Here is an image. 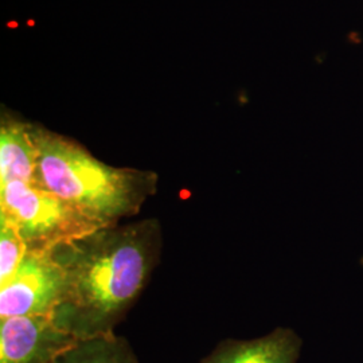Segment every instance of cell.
<instances>
[{"mask_svg": "<svg viewBox=\"0 0 363 363\" xmlns=\"http://www.w3.org/2000/svg\"><path fill=\"white\" fill-rule=\"evenodd\" d=\"M162 250L156 218L108 225L50 250L64 274L54 323L77 340L113 334L155 269Z\"/></svg>", "mask_w": 363, "mask_h": 363, "instance_id": "obj_1", "label": "cell"}, {"mask_svg": "<svg viewBox=\"0 0 363 363\" xmlns=\"http://www.w3.org/2000/svg\"><path fill=\"white\" fill-rule=\"evenodd\" d=\"M31 135L37 148L34 184L105 226L136 216L157 190L152 171L108 166L76 140L39 124L33 123Z\"/></svg>", "mask_w": 363, "mask_h": 363, "instance_id": "obj_2", "label": "cell"}, {"mask_svg": "<svg viewBox=\"0 0 363 363\" xmlns=\"http://www.w3.org/2000/svg\"><path fill=\"white\" fill-rule=\"evenodd\" d=\"M0 222L11 225L27 252L52 249L105 225L34 183L0 184Z\"/></svg>", "mask_w": 363, "mask_h": 363, "instance_id": "obj_3", "label": "cell"}, {"mask_svg": "<svg viewBox=\"0 0 363 363\" xmlns=\"http://www.w3.org/2000/svg\"><path fill=\"white\" fill-rule=\"evenodd\" d=\"M64 288V274L50 252H26L11 279L0 286V319L52 315Z\"/></svg>", "mask_w": 363, "mask_h": 363, "instance_id": "obj_4", "label": "cell"}, {"mask_svg": "<svg viewBox=\"0 0 363 363\" xmlns=\"http://www.w3.org/2000/svg\"><path fill=\"white\" fill-rule=\"evenodd\" d=\"M76 342L52 315L0 319V363H52Z\"/></svg>", "mask_w": 363, "mask_h": 363, "instance_id": "obj_5", "label": "cell"}, {"mask_svg": "<svg viewBox=\"0 0 363 363\" xmlns=\"http://www.w3.org/2000/svg\"><path fill=\"white\" fill-rule=\"evenodd\" d=\"M301 339L279 327L265 337L252 340L226 339L201 363H298Z\"/></svg>", "mask_w": 363, "mask_h": 363, "instance_id": "obj_6", "label": "cell"}, {"mask_svg": "<svg viewBox=\"0 0 363 363\" xmlns=\"http://www.w3.org/2000/svg\"><path fill=\"white\" fill-rule=\"evenodd\" d=\"M33 123L1 109L0 117V184L34 183L37 148L31 135Z\"/></svg>", "mask_w": 363, "mask_h": 363, "instance_id": "obj_7", "label": "cell"}, {"mask_svg": "<svg viewBox=\"0 0 363 363\" xmlns=\"http://www.w3.org/2000/svg\"><path fill=\"white\" fill-rule=\"evenodd\" d=\"M52 363H139L127 339L109 334L77 340Z\"/></svg>", "mask_w": 363, "mask_h": 363, "instance_id": "obj_8", "label": "cell"}, {"mask_svg": "<svg viewBox=\"0 0 363 363\" xmlns=\"http://www.w3.org/2000/svg\"><path fill=\"white\" fill-rule=\"evenodd\" d=\"M26 252L22 238L13 226L0 222V286L11 279Z\"/></svg>", "mask_w": 363, "mask_h": 363, "instance_id": "obj_9", "label": "cell"}]
</instances>
